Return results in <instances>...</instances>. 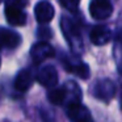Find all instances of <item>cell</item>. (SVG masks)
Returning <instances> with one entry per match:
<instances>
[{"label": "cell", "mask_w": 122, "mask_h": 122, "mask_svg": "<svg viewBox=\"0 0 122 122\" xmlns=\"http://www.w3.org/2000/svg\"><path fill=\"white\" fill-rule=\"evenodd\" d=\"M54 7L49 1H40L34 7V16L40 24H47L54 19Z\"/></svg>", "instance_id": "ba28073f"}, {"label": "cell", "mask_w": 122, "mask_h": 122, "mask_svg": "<svg viewBox=\"0 0 122 122\" xmlns=\"http://www.w3.org/2000/svg\"><path fill=\"white\" fill-rule=\"evenodd\" d=\"M114 92H116L114 84L108 79L98 80L95 84V88H93L95 96L98 100H102V101H109L114 96Z\"/></svg>", "instance_id": "52a82bcc"}, {"label": "cell", "mask_w": 122, "mask_h": 122, "mask_svg": "<svg viewBox=\"0 0 122 122\" xmlns=\"http://www.w3.org/2000/svg\"><path fill=\"white\" fill-rule=\"evenodd\" d=\"M1 1H3V0H0V3H1Z\"/></svg>", "instance_id": "2e32d148"}, {"label": "cell", "mask_w": 122, "mask_h": 122, "mask_svg": "<svg viewBox=\"0 0 122 122\" xmlns=\"http://www.w3.org/2000/svg\"><path fill=\"white\" fill-rule=\"evenodd\" d=\"M33 80H34V76H33L32 70H22L17 74L16 79H15V88L19 92H25L32 87Z\"/></svg>", "instance_id": "8fae6325"}, {"label": "cell", "mask_w": 122, "mask_h": 122, "mask_svg": "<svg viewBox=\"0 0 122 122\" xmlns=\"http://www.w3.org/2000/svg\"><path fill=\"white\" fill-rule=\"evenodd\" d=\"M66 113L71 122H93L91 112L79 101H71L67 106Z\"/></svg>", "instance_id": "6da1fadb"}, {"label": "cell", "mask_w": 122, "mask_h": 122, "mask_svg": "<svg viewBox=\"0 0 122 122\" xmlns=\"http://www.w3.org/2000/svg\"><path fill=\"white\" fill-rule=\"evenodd\" d=\"M5 17L7 21L15 26H22L26 24V13L22 11L21 7L16 4H8L5 7Z\"/></svg>", "instance_id": "5b68a950"}, {"label": "cell", "mask_w": 122, "mask_h": 122, "mask_svg": "<svg viewBox=\"0 0 122 122\" xmlns=\"http://www.w3.org/2000/svg\"><path fill=\"white\" fill-rule=\"evenodd\" d=\"M54 55H55V51H54L53 46L49 45L46 41H41V42L33 45L32 49H30V58L36 64L42 63L43 61H46V59L51 58Z\"/></svg>", "instance_id": "3957f363"}, {"label": "cell", "mask_w": 122, "mask_h": 122, "mask_svg": "<svg viewBox=\"0 0 122 122\" xmlns=\"http://www.w3.org/2000/svg\"><path fill=\"white\" fill-rule=\"evenodd\" d=\"M53 33H51V29L50 28H46V26H41L38 28V38L41 41H47L51 38Z\"/></svg>", "instance_id": "9a60e30c"}, {"label": "cell", "mask_w": 122, "mask_h": 122, "mask_svg": "<svg viewBox=\"0 0 122 122\" xmlns=\"http://www.w3.org/2000/svg\"><path fill=\"white\" fill-rule=\"evenodd\" d=\"M66 70L72 74H75L76 76H79L80 79H88L89 77V67L83 62H71L66 61Z\"/></svg>", "instance_id": "7c38bea8"}, {"label": "cell", "mask_w": 122, "mask_h": 122, "mask_svg": "<svg viewBox=\"0 0 122 122\" xmlns=\"http://www.w3.org/2000/svg\"><path fill=\"white\" fill-rule=\"evenodd\" d=\"M21 43V36L9 29L0 28V45L7 49H15Z\"/></svg>", "instance_id": "30bf717a"}, {"label": "cell", "mask_w": 122, "mask_h": 122, "mask_svg": "<svg viewBox=\"0 0 122 122\" xmlns=\"http://www.w3.org/2000/svg\"><path fill=\"white\" fill-rule=\"evenodd\" d=\"M67 97L66 88H53L49 92V101L54 105H62Z\"/></svg>", "instance_id": "4fadbf2b"}, {"label": "cell", "mask_w": 122, "mask_h": 122, "mask_svg": "<svg viewBox=\"0 0 122 122\" xmlns=\"http://www.w3.org/2000/svg\"><path fill=\"white\" fill-rule=\"evenodd\" d=\"M89 38H91V42L96 46H102L106 45V43L110 41L112 38V32L108 26L105 25H97L95 26L89 33Z\"/></svg>", "instance_id": "9c48e42d"}, {"label": "cell", "mask_w": 122, "mask_h": 122, "mask_svg": "<svg viewBox=\"0 0 122 122\" xmlns=\"http://www.w3.org/2000/svg\"><path fill=\"white\" fill-rule=\"evenodd\" d=\"M0 47H1V45H0Z\"/></svg>", "instance_id": "e0dca14e"}, {"label": "cell", "mask_w": 122, "mask_h": 122, "mask_svg": "<svg viewBox=\"0 0 122 122\" xmlns=\"http://www.w3.org/2000/svg\"><path fill=\"white\" fill-rule=\"evenodd\" d=\"M62 29L64 32V36L68 40L70 46L74 50H81V37H80V30L70 19L63 17L62 19Z\"/></svg>", "instance_id": "7a4b0ae2"}, {"label": "cell", "mask_w": 122, "mask_h": 122, "mask_svg": "<svg viewBox=\"0 0 122 122\" xmlns=\"http://www.w3.org/2000/svg\"><path fill=\"white\" fill-rule=\"evenodd\" d=\"M37 81L46 88L55 87L58 84V72H56L55 67L53 66L42 67L37 74Z\"/></svg>", "instance_id": "8992f818"}, {"label": "cell", "mask_w": 122, "mask_h": 122, "mask_svg": "<svg viewBox=\"0 0 122 122\" xmlns=\"http://www.w3.org/2000/svg\"><path fill=\"white\" fill-rule=\"evenodd\" d=\"M79 1L80 0H59V3L62 4L63 8H66L67 11L75 12L79 7Z\"/></svg>", "instance_id": "5bb4252c"}, {"label": "cell", "mask_w": 122, "mask_h": 122, "mask_svg": "<svg viewBox=\"0 0 122 122\" xmlns=\"http://www.w3.org/2000/svg\"><path fill=\"white\" fill-rule=\"evenodd\" d=\"M113 12V5L109 0H92L89 4V13L95 20H106Z\"/></svg>", "instance_id": "277c9868"}]
</instances>
